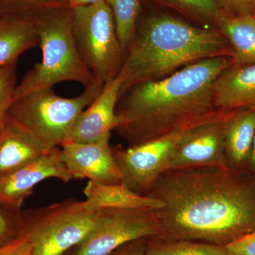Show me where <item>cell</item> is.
<instances>
[{"mask_svg": "<svg viewBox=\"0 0 255 255\" xmlns=\"http://www.w3.org/2000/svg\"><path fill=\"white\" fill-rule=\"evenodd\" d=\"M36 23L41 62L16 86L14 101L31 92L52 89L60 82H78L85 88L97 82L77 48L71 8L51 10L36 18Z\"/></svg>", "mask_w": 255, "mask_h": 255, "instance_id": "obj_4", "label": "cell"}, {"mask_svg": "<svg viewBox=\"0 0 255 255\" xmlns=\"http://www.w3.org/2000/svg\"><path fill=\"white\" fill-rule=\"evenodd\" d=\"M187 129L127 148L112 147L122 183L137 194L148 195L159 176L168 169L179 140Z\"/></svg>", "mask_w": 255, "mask_h": 255, "instance_id": "obj_9", "label": "cell"}, {"mask_svg": "<svg viewBox=\"0 0 255 255\" xmlns=\"http://www.w3.org/2000/svg\"><path fill=\"white\" fill-rule=\"evenodd\" d=\"M231 255H255V231L227 246Z\"/></svg>", "mask_w": 255, "mask_h": 255, "instance_id": "obj_26", "label": "cell"}, {"mask_svg": "<svg viewBox=\"0 0 255 255\" xmlns=\"http://www.w3.org/2000/svg\"><path fill=\"white\" fill-rule=\"evenodd\" d=\"M218 57H233L219 28L198 27L164 14L149 16L126 50L119 71L124 78L120 96L140 82L166 78L191 64Z\"/></svg>", "mask_w": 255, "mask_h": 255, "instance_id": "obj_3", "label": "cell"}, {"mask_svg": "<svg viewBox=\"0 0 255 255\" xmlns=\"http://www.w3.org/2000/svg\"><path fill=\"white\" fill-rule=\"evenodd\" d=\"M99 209L85 201L66 200L21 211L23 236L33 255H63L82 243L95 225Z\"/></svg>", "mask_w": 255, "mask_h": 255, "instance_id": "obj_6", "label": "cell"}, {"mask_svg": "<svg viewBox=\"0 0 255 255\" xmlns=\"http://www.w3.org/2000/svg\"><path fill=\"white\" fill-rule=\"evenodd\" d=\"M233 111L222 110L212 118L188 128L179 140L167 170L228 167L224 155L225 128Z\"/></svg>", "mask_w": 255, "mask_h": 255, "instance_id": "obj_10", "label": "cell"}, {"mask_svg": "<svg viewBox=\"0 0 255 255\" xmlns=\"http://www.w3.org/2000/svg\"><path fill=\"white\" fill-rule=\"evenodd\" d=\"M66 1L70 8H74L77 7V6L95 4L101 0H66Z\"/></svg>", "mask_w": 255, "mask_h": 255, "instance_id": "obj_30", "label": "cell"}, {"mask_svg": "<svg viewBox=\"0 0 255 255\" xmlns=\"http://www.w3.org/2000/svg\"><path fill=\"white\" fill-rule=\"evenodd\" d=\"M183 14L219 28L221 16L217 0H160Z\"/></svg>", "mask_w": 255, "mask_h": 255, "instance_id": "obj_22", "label": "cell"}, {"mask_svg": "<svg viewBox=\"0 0 255 255\" xmlns=\"http://www.w3.org/2000/svg\"><path fill=\"white\" fill-rule=\"evenodd\" d=\"M219 28L233 51L235 65L255 64V16L221 17Z\"/></svg>", "mask_w": 255, "mask_h": 255, "instance_id": "obj_19", "label": "cell"}, {"mask_svg": "<svg viewBox=\"0 0 255 255\" xmlns=\"http://www.w3.org/2000/svg\"><path fill=\"white\" fill-rule=\"evenodd\" d=\"M147 238H141L128 243L114 251L110 255H145Z\"/></svg>", "mask_w": 255, "mask_h": 255, "instance_id": "obj_28", "label": "cell"}, {"mask_svg": "<svg viewBox=\"0 0 255 255\" xmlns=\"http://www.w3.org/2000/svg\"><path fill=\"white\" fill-rule=\"evenodd\" d=\"M123 83L120 72L106 82L98 97L79 116L67 142H95L116 130L119 124L116 109Z\"/></svg>", "mask_w": 255, "mask_h": 255, "instance_id": "obj_13", "label": "cell"}, {"mask_svg": "<svg viewBox=\"0 0 255 255\" xmlns=\"http://www.w3.org/2000/svg\"><path fill=\"white\" fill-rule=\"evenodd\" d=\"M26 4L36 7L50 8V9H59V8L69 6L66 0H17ZM70 7V6H69Z\"/></svg>", "mask_w": 255, "mask_h": 255, "instance_id": "obj_29", "label": "cell"}, {"mask_svg": "<svg viewBox=\"0 0 255 255\" xmlns=\"http://www.w3.org/2000/svg\"><path fill=\"white\" fill-rule=\"evenodd\" d=\"M23 236L21 209L0 204V248Z\"/></svg>", "mask_w": 255, "mask_h": 255, "instance_id": "obj_23", "label": "cell"}, {"mask_svg": "<svg viewBox=\"0 0 255 255\" xmlns=\"http://www.w3.org/2000/svg\"><path fill=\"white\" fill-rule=\"evenodd\" d=\"M232 65L230 57L209 58L134 85L119 97L116 130L135 145L212 118L222 111L215 106V82Z\"/></svg>", "mask_w": 255, "mask_h": 255, "instance_id": "obj_2", "label": "cell"}, {"mask_svg": "<svg viewBox=\"0 0 255 255\" xmlns=\"http://www.w3.org/2000/svg\"><path fill=\"white\" fill-rule=\"evenodd\" d=\"M113 14L121 44L127 50L136 33L140 0H105Z\"/></svg>", "mask_w": 255, "mask_h": 255, "instance_id": "obj_21", "label": "cell"}, {"mask_svg": "<svg viewBox=\"0 0 255 255\" xmlns=\"http://www.w3.org/2000/svg\"><path fill=\"white\" fill-rule=\"evenodd\" d=\"M50 178L65 183L73 179L62 161L59 147L44 152L22 167L1 176L0 204L21 209L37 184Z\"/></svg>", "mask_w": 255, "mask_h": 255, "instance_id": "obj_12", "label": "cell"}, {"mask_svg": "<svg viewBox=\"0 0 255 255\" xmlns=\"http://www.w3.org/2000/svg\"><path fill=\"white\" fill-rule=\"evenodd\" d=\"M38 43L36 19L0 20V68L15 63L20 55Z\"/></svg>", "mask_w": 255, "mask_h": 255, "instance_id": "obj_18", "label": "cell"}, {"mask_svg": "<svg viewBox=\"0 0 255 255\" xmlns=\"http://www.w3.org/2000/svg\"><path fill=\"white\" fill-rule=\"evenodd\" d=\"M254 0H217L221 17H235L253 14Z\"/></svg>", "mask_w": 255, "mask_h": 255, "instance_id": "obj_25", "label": "cell"}, {"mask_svg": "<svg viewBox=\"0 0 255 255\" xmlns=\"http://www.w3.org/2000/svg\"><path fill=\"white\" fill-rule=\"evenodd\" d=\"M148 196L159 237L227 246L255 231V174L250 169L206 167L169 169Z\"/></svg>", "mask_w": 255, "mask_h": 255, "instance_id": "obj_1", "label": "cell"}, {"mask_svg": "<svg viewBox=\"0 0 255 255\" xmlns=\"http://www.w3.org/2000/svg\"><path fill=\"white\" fill-rule=\"evenodd\" d=\"M17 80L16 62L0 68V123L14 102Z\"/></svg>", "mask_w": 255, "mask_h": 255, "instance_id": "obj_24", "label": "cell"}, {"mask_svg": "<svg viewBox=\"0 0 255 255\" xmlns=\"http://www.w3.org/2000/svg\"><path fill=\"white\" fill-rule=\"evenodd\" d=\"M1 123H0V126H1Z\"/></svg>", "mask_w": 255, "mask_h": 255, "instance_id": "obj_33", "label": "cell"}, {"mask_svg": "<svg viewBox=\"0 0 255 255\" xmlns=\"http://www.w3.org/2000/svg\"><path fill=\"white\" fill-rule=\"evenodd\" d=\"M90 208L102 209H158L163 204L148 196L132 191L124 183L102 184L89 181L83 191Z\"/></svg>", "mask_w": 255, "mask_h": 255, "instance_id": "obj_16", "label": "cell"}, {"mask_svg": "<svg viewBox=\"0 0 255 255\" xmlns=\"http://www.w3.org/2000/svg\"><path fill=\"white\" fill-rule=\"evenodd\" d=\"M103 86L96 82L73 98L60 97L53 88L31 92L16 99L5 118L22 129L43 152H48L68 141L79 116L98 97Z\"/></svg>", "mask_w": 255, "mask_h": 255, "instance_id": "obj_5", "label": "cell"}, {"mask_svg": "<svg viewBox=\"0 0 255 255\" xmlns=\"http://www.w3.org/2000/svg\"><path fill=\"white\" fill-rule=\"evenodd\" d=\"M71 9L74 38L80 56L96 81L105 85L119 73L126 55L112 9L105 0Z\"/></svg>", "mask_w": 255, "mask_h": 255, "instance_id": "obj_7", "label": "cell"}, {"mask_svg": "<svg viewBox=\"0 0 255 255\" xmlns=\"http://www.w3.org/2000/svg\"><path fill=\"white\" fill-rule=\"evenodd\" d=\"M214 98L217 110H255V64L225 70L215 82Z\"/></svg>", "mask_w": 255, "mask_h": 255, "instance_id": "obj_14", "label": "cell"}, {"mask_svg": "<svg viewBox=\"0 0 255 255\" xmlns=\"http://www.w3.org/2000/svg\"><path fill=\"white\" fill-rule=\"evenodd\" d=\"M111 134L87 143L67 142L62 145L60 157L73 179H88L102 184L122 182L120 169L110 145Z\"/></svg>", "mask_w": 255, "mask_h": 255, "instance_id": "obj_11", "label": "cell"}, {"mask_svg": "<svg viewBox=\"0 0 255 255\" xmlns=\"http://www.w3.org/2000/svg\"><path fill=\"white\" fill-rule=\"evenodd\" d=\"M44 153L22 129L4 119L0 126V177Z\"/></svg>", "mask_w": 255, "mask_h": 255, "instance_id": "obj_17", "label": "cell"}, {"mask_svg": "<svg viewBox=\"0 0 255 255\" xmlns=\"http://www.w3.org/2000/svg\"><path fill=\"white\" fill-rule=\"evenodd\" d=\"M253 14L255 16V0L253 1Z\"/></svg>", "mask_w": 255, "mask_h": 255, "instance_id": "obj_32", "label": "cell"}, {"mask_svg": "<svg viewBox=\"0 0 255 255\" xmlns=\"http://www.w3.org/2000/svg\"><path fill=\"white\" fill-rule=\"evenodd\" d=\"M255 134V110H233L225 128L224 155L228 167L248 169Z\"/></svg>", "mask_w": 255, "mask_h": 255, "instance_id": "obj_15", "label": "cell"}, {"mask_svg": "<svg viewBox=\"0 0 255 255\" xmlns=\"http://www.w3.org/2000/svg\"><path fill=\"white\" fill-rule=\"evenodd\" d=\"M0 255H33L30 242L24 236L0 248Z\"/></svg>", "mask_w": 255, "mask_h": 255, "instance_id": "obj_27", "label": "cell"}, {"mask_svg": "<svg viewBox=\"0 0 255 255\" xmlns=\"http://www.w3.org/2000/svg\"><path fill=\"white\" fill-rule=\"evenodd\" d=\"M161 233L153 209H99L93 228L73 255H110L128 243Z\"/></svg>", "mask_w": 255, "mask_h": 255, "instance_id": "obj_8", "label": "cell"}, {"mask_svg": "<svg viewBox=\"0 0 255 255\" xmlns=\"http://www.w3.org/2000/svg\"><path fill=\"white\" fill-rule=\"evenodd\" d=\"M145 255H231L227 246L159 236L146 239Z\"/></svg>", "mask_w": 255, "mask_h": 255, "instance_id": "obj_20", "label": "cell"}, {"mask_svg": "<svg viewBox=\"0 0 255 255\" xmlns=\"http://www.w3.org/2000/svg\"><path fill=\"white\" fill-rule=\"evenodd\" d=\"M248 169H250L251 172L255 174V134L253 146H252L251 157H250L249 164H248Z\"/></svg>", "mask_w": 255, "mask_h": 255, "instance_id": "obj_31", "label": "cell"}]
</instances>
